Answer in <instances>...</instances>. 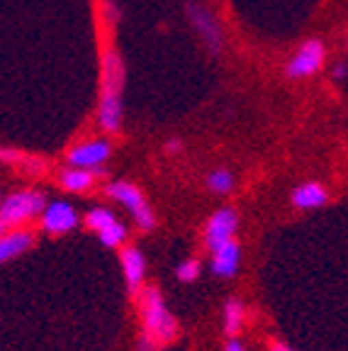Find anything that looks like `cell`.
<instances>
[{"label": "cell", "mask_w": 348, "mask_h": 351, "mask_svg": "<svg viewBox=\"0 0 348 351\" xmlns=\"http://www.w3.org/2000/svg\"><path fill=\"white\" fill-rule=\"evenodd\" d=\"M175 274H178V278L183 280V283H192V280L200 276V261H197V258H188V261L180 263Z\"/></svg>", "instance_id": "19"}, {"label": "cell", "mask_w": 348, "mask_h": 351, "mask_svg": "<svg viewBox=\"0 0 348 351\" xmlns=\"http://www.w3.org/2000/svg\"><path fill=\"white\" fill-rule=\"evenodd\" d=\"M114 222H117V217H114L108 208H92L90 213L86 215V225H88V230H92V232H103L105 227L114 225Z\"/></svg>", "instance_id": "17"}, {"label": "cell", "mask_w": 348, "mask_h": 351, "mask_svg": "<svg viewBox=\"0 0 348 351\" xmlns=\"http://www.w3.org/2000/svg\"><path fill=\"white\" fill-rule=\"evenodd\" d=\"M324 56H327V51H324V44H321L319 39H310V42L302 44V47L297 49V54L290 59L288 76L290 78L312 76V73H316L321 69V64H324Z\"/></svg>", "instance_id": "8"}, {"label": "cell", "mask_w": 348, "mask_h": 351, "mask_svg": "<svg viewBox=\"0 0 348 351\" xmlns=\"http://www.w3.org/2000/svg\"><path fill=\"white\" fill-rule=\"evenodd\" d=\"M44 208H47V197L39 191H17L3 197L0 205V227L5 230H15V227L25 225L29 219L42 217Z\"/></svg>", "instance_id": "3"}, {"label": "cell", "mask_w": 348, "mask_h": 351, "mask_svg": "<svg viewBox=\"0 0 348 351\" xmlns=\"http://www.w3.org/2000/svg\"><path fill=\"white\" fill-rule=\"evenodd\" d=\"M110 154H112V144L108 139H90V142L78 144L69 152V164L95 169L98 173H103V164L110 159Z\"/></svg>", "instance_id": "9"}, {"label": "cell", "mask_w": 348, "mask_h": 351, "mask_svg": "<svg viewBox=\"0 0 348 351\" xmlns=\"http://www.w3.org/2000/svg\"><path fill=\"white\" fill-rule=\"evenodd\" d=\"M95 176H100L95 169H83V166H69L66 171H61L59 183L64 191L69 193H86L95 186Z\"/></svg>", "instance_id": "13"}, {"label": "cell", "mask_w": 348, "mask_h": 351, "mask_svg": "<svg viewBox=\"0 0 348 351\" xmlns=\"http://www.w3.org/2000/svg\"><path fill=\"white\" fill-rule=\"evenodd\" d=\"M244 317L246 310L239 300H229L224 305V335L227 337H236L244 327Z\"/></svg>", "instance_id": "15"}, {"label": "cell", "mask_w": 348, "mask_h": 351, "mask_svg": "<svg viewBox=\"0 0 348 351\" xmlns=\"http://www.w3.org/2000/svg\"><path fill=\"white\" fill-rule=\"evenodd\" d=\"M241 261V249L234 239L222 244L212 252V274L222 276V278H232L239 271Z\"/></svg>", "instance_id": "11"}, {"label": "cell", "mask_w": 348, "mask_h": 351, "mask_svg": "<svg viewBox=\"0 0 348 351\" xmlns=\"http://www.w3.org/2000/svg\"><path fill=\"white\" fill-rule=\"evenodd\" d=\"M32 241H34L32 232L20 230V227L5 230L3 232V239H0V261H10V258L25 254L29 247H32Z\"/></svg>", "instance_id": "12"}, {"label": "cell", "mask_w": 348, "mask_h": 351, "mask_svg": "<svg viewBox=\"0 0 348 351\" xmlns=\"http://www.w3.org/2000/svg\"><path fill=\"white\" fill-rule=\"evenodd\" d=\"M98 237H100V241H103L105 247L114 249V247H120V244H125V239H127V227L122 225L120 219H117L114 225H110V227H105L103 232H98Z\"/></svg>", "instance_id": "18"}, {"label": "cell", "mask_w": 348, "mask_h": 351, "mask_svg": "<svg viewBox=\"0 0 348 351\" xmlns=\"http://www.w3.org/2000/svg\"><path fill=\"white\" fill-rule=\"evenodd\" d=\"M188 20H190V25L195 27V32L202 37V42L207 44V49H212L214 54H217L224 44V34H222V27H219V20L214 17V12L207 10L200 3H190V5H188Z\"/></svg>", "instance_id": "5"}, {"label": "cell", "mask_w": 348, "mask_h": 351, "mask_svg": "<svg viewBox=\"0 0 348 351\" xmlns=\"http://www.w3.org/2000/svg\"><path fill=\"white\" fill-rule=\"evenodd\" d=\"M105 193H108L112 200H117V203H122L127 210H129L139 230H144V232L153 230L156 219H153L151 208H149V203L144 200V195H142L139 188L132 186V183H127V181H114L105 188Z\"/></svg>", "instance_id": "4"}, {"label": "cell", "mask_w": 348, "mask_h": 351, "mask_svg": "<svg viewBox=\"0 0 348 351\" xmlns=\"http://www.w3.org/2000/svg\"><path fill=\"white\" fill-rule=\"evenodd\" d=\"M120 258H122V271H125V280H127V291H129L132 295H136V293L142 291L144 274H147L144 254L136 247H125Z\"/></svg>", "instance_id": "10"}, {"label": "cell", "mask_w": 348, "mask_h": 351, "mask_svg": "<svg viewBox=\"0 0 348 351\" xmlns=\"http://www.w3.org/2000/svg\"><path fill=\"white\" fill-rule=\"evenodd\" d=\"M207 188L219 193V195H224V193H229L232 188H234V176H232V171H227V169L212 171V173L207 176Z\"/></svg>", "instance_id": "16"}, {"label": "cell", "mask_w": 348, "mask_h": 351, "mask_svg": "<svg viewBox=\"0 0 348 351\" xmlns=\"http://www.w3.org/2000/svg\"><path fill=\"white\" fill-rule=\"evenodd\" d=\"M224 351H244V346H241V341L229 339V341H227V346H224Z\"/></svg>", "instance_id": "20"}, {"label": "cell", "mask_w": 348, "mask_h": 351, "mask_svg": "<svg viewBox=\"0 0 348 351\" xmlns=\"http://www.w3.org/2000/svg\"><path fill=\"white\" fill-rule=\"evenodd\" d=\"M327 188L319 186V183H302L299 188H295L293 193V203L299 210H314L319 205L327 203Z\"/></svg>", "instance_id": "14"}, {"label": "cell", "mask_w": 348, "mask_h": 351, "mask_svg": "<svg viewBox=\"0 0 348 351\" xmlns=\"http://www.w3.org/2000/svg\"><path fill=\"white\" fill-rule=\"evenodd\" d=\"M166 149H169L171 154H178L180 152V142H178V139H171V142L166 144Z\"/></svg>", "instance_id": "22"}, {"label": "cell", "mask_w": 348, "mask_h": 351, "mask_svg": "<svg viewBox=\"0 0 348 351\" xmlns=\"http://www.w3.org/2000/svg\"><path fill=\"white\" fill-rule=\"evenodd\" d=\"M236 225H239V217L232 208H222L207 219L205 225V247L210 252H214L217 247L227 244V241L234 239Z\"/></svg>", "instance_id": "7"}, {"label": "cell", "mask_w": 348, "mask_h": 351, "mask_svg": "<svg viewBox=\"0 0 348 351\" xmlns=\"http://www.w3.org/2000/svg\"><path fill=\"white\" fill-rule=\"evenodd\" d=\"M42 230L47 234H69L78 227V213L73 205L64 203V200H51L47 203L42 213Z\"/></svg>", "instance_id": "6"}, {"label": "cell", "mask_w": 348, "mask_h": 351, "mask_svg": "<svg viewBox=\"0 0 348 351\" xmlns=\"http://www.w3.org/2000/svg\"><path fill=\"white\" fill-rule=\"evenodd\" d=\"M271 351H293L288 344H280V341H275V344H271Z\"/></svg>", "instance_id": "23"}, {"label": "cell", "mask_w": 348, "mask_h": 351, "mask_svg": "<svg viewBox=\"0 0 348 351\" xmlns=\"http://www.w3.org/2000/svg\"><path fill=\"white\" fill-rule=\"evenodd\" d=\"M136 351H153L151 337H147V339H142V344H139V349H136Z\"/></svg>", "instance_id": "21"}, {"label": "cell", "mask_w": 348, "mask_h": 351, "mask_svg": "<svg viewBox=\"0 0 348 351\" xmlns=\"http://www.w3.org/2000/svg\"><path fill=\"white\" fill-rule=\"evenodd\" d=\"M122 64L114 51H105V64H103V95H100V108H98V125L103 132L114 134L122 127Z\"/></svg>", "instance_id": "1"}, {"label": "cell", "mask_w": 348, "mask_h": 351, "mask_svg": "<svg viewBox=\"0 0 348 351\" xmlns=\"http://www.w3.org/2000/svg\"><path fill=\"white\" fill-rule=\"evenodd\" d=\"M334 76H336V78L346 76V66H336V69H334Z\"/></svg>", "instance_id": "24"}, {"label": "cell", "mask_w": 348, "mask_h": 351, "mask_svg": "<svg viewBox=\"0 0 348 351\" xmlns=\"http://www.w3.org/2000/svg\"><path fill=\"white\" fill-rule=\"evenodd\" d=\"M139 307H142L144 332H147L151 339L171 341L175 335H178V324H175L173 315L169 313V307H166V302H164V298H161V293H158V288H153V285L144 288Z\"/></svg>", "instance_id": "2"}]
</instances>
